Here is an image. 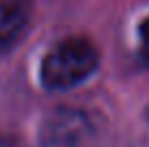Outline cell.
<instances>
[{
  "mask_svg": "<svg viewBox=\"0 0 149 147\" xmlns=\"http://www.w3.org/2000/svg\"><path fill=\"white\" fill-rule=\"evenodd\" d=\"M100 52L86 37H67L54 43L41 61V82L50 91L78 87L97 72Z\"/></svg>",
  "mask_w": 149,
  "mask_h": 147,
  "instance_id": "cell-1",
  "label": "cell"
},
{
  "mask_svg": "<svg viewBox=\"0 0 149 147\" xmlns=\"http://www.w3.org/2000/svg\"><path fill=\"white\" fill-rule=\"evenodd\" d=\"M93 134V121L76 108H56L41 121V147H80Z\"/></svg>",
  "mask_w": 149,
  "mask_h": 147,
  "instance_id": "cell-2",
  "label": "cell"
},
{
  "mask_svg": "<svg viewBox=\"0 0 149 147\" xmlns=\"http://www.w3.org/2000/svg\"><path fill=\"white\" fill-rule=\"evenodd\" d=\"M30 9L24 0H0V50L13 45L28 26Z\"/></svg>",
  "mask_w": 149,
  "mask_h": 147,
  "instance_id": "cell-3",
  "label": "cell"
},
{
  "mask_svg": "<svg viewBox=\"0 0 149 147\" xmlns=\"http://www.w3.org/2000/svg\"><path fill=\"white\" fill-rule=\"evenodd\" d=\"M138 37H141V54L149 61V17L141 24V30H138Z\"/></svg>",
  "mask_w": 149,
  "mask_h": 147,
  "instance_id": "cell-4",
  "label": "cell"
},
{
  "mask_svg": "<svg viewBox=\"0 0 149 147\" xmlns=\"http://www.w3.org/2000/svg\"><path fill=\"white\" fill-rule=\"evenodd\" d=\"M0 147H13V143L7 141V139H0Z\"/></svg>",
  "mask_w": 149,
  "mask_h": 147,
  "instance_id": "cell-5",
  "label": "cell"
},
{
  "mask_svg": "<svg viewBox=\"0 0 149 147\" xmlns=\"http://www.w3.org/2000/svg\"><path fill=\"white\" fill-rule=\"evenodd\" d=\"M145 117H147V121H149V108H147V113H145Z\"/></svg>",
  "mask_w": 149,
  "mask_h": 147,
  "instance_id": "cell-6",
  "label": "cell"
}]
</instances>
